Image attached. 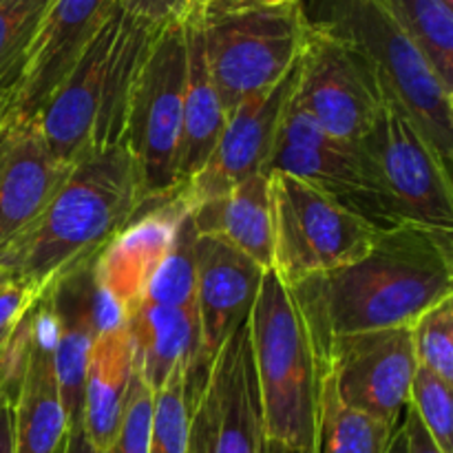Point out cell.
I'll return each mask as SVG.
<instances>
[{"label":"cell","mask_w":453,"mask_h":453,"mask_svg":"<svg viewBox=\"0 0 453 453\" xmlns=\"http://www.w3.org/2000/svg\"><path fill=\"white\" fill-rule=\"evenodd\" d=\"M65 453H97L93 449V445L88 442L87 434H84L82 425H75L69 429L65 441Z\"/></svg>","instance_id":"36"},{"label":"cell","mask_w":453,"mask_h":453,"mask_svg":"<svg viewBox=\"0 0 453 453\" xmlns=\"http://www.w3.org/2000/svg\"><path fill=\"white\" fill-rule=\"evenodd\" d=\"M131 376L133 348L127 323L102 330L88 349L82 398V429L97 453L113 445Z\"/></svg>","instance_id":"21"},{"label":"cell","mask_w":453,"mask_h":453,"mask_svg":"<svg viewBox=\"0 0 453 453\" xmlns=\"http://www.w3.org/2000/svg\"><path fill=\"white\" fill-rule=\"evenodd\" d=\"M305 22L352 47L385 96L410 113L442 162L453 157V91L380 0H301Z\"/></svg>","instance_id":"4"},{"label":"cell","mask_w":453,"mask_h":453,"mask_svg":"<svg viewBox=\"0 0 453 453\" xmlns=\"http://www.w3.org/2000/svg\"><path fill=\"white\" fill-rule=\"evenodd\" d=\"M13 330V327H12ZM12 330H4V332H0V358H3V348H4V341H7V336H9V332Z\"/></svg>","instance_id":"40"},{"label":"cell","mask_w":453,"mask_h":453,"mask_svg":"<svg viewBox=\"0 0 453 453\" xmlns=\"http://www.w3.org/2000/svg\"><path fill=\"white\" fill-rule=\"evenodd\" d=\"M451 383H445L418 365L411 383L410 405L418 414L434 441L445 453H453V396Z\"/></svg>","instance_id":"30"},{"label":"cell","mask_w":453,"mask_h":453,"mask_svg":"<svg viewBox=\"0 0 453 453\" xmlns=\"http://www.w3.org/2000/svg\"><path fill=\"white\" fill-rule=\"evenodd\" d=\"M202 7L195 9L184 20L188 66H186L184 118H181L180 164H177L180 186L202 171L228 119L203 56L202 27H199Z\"/></svg>","instance_id":"23"},{"label":"cell","mask_w":453,"mask_h":453,"mask_svg":"<svg viewBox=\"0 0 453 453\" xmlns=\"http://www.w3.org/2000/svg\"><path fill=\"white\" fill-rule=\"evenodd\" d=\"M401 429L403 442H405V453H445L438 447V442L434 441L432 434L425 429V425L420 423L418 414L411 410V405L407 407Z\"/></svg>","instance_id":"34"},{"label":"cell","mask_w":453,"mask_h":453,"mask_svg":"<svg viewBox=\"0 0 453 453\" xmlns=\"http://www.w3.org/2000/svg\"><path fill=\"white\" fill-rule=\"evenodd\" d=\"M358 146L403 224L451 233V168L394 97L385 96Z\"/></svg>","instance_id":"9"},{"label":"cell","mask_w":453,"mask_h":453,"mask_svg":"<svg viewBox=\"0 0 453 453\" xmlns=\"http://www.w3.org/2000/svg\"><path fill=\"white\" fill-rule=\"evenodd\" d=\"M119 7V0H51L27 51L12 113L35 118Z\"/></svg>","instance_id":"16"},{"label":"cell","mask_w":453,"mask_h":453,"mask_svg":"<svg viewBox=\"0 0 453 453\" xmlns=\"http://www.w3.org/2000/svg\"><path fill=\"white\" fill-rule=\"evenodd\" d=\"M453 91V9L442 0H380Z\"/></svg>","instance_id":"25"},{"label":"cell","mask_w":453,"mask_h":453,"mask_svg":"<svg viewBox=\"0 0 453 453\" xmlns=\"http://www.w3.org/2000/svg\"><path fill=\"white\" fill-rule=\"evenodd\" d=\"M38 296L31 288L0 277V332L12 330Z\"/></svg>","instance_id":"33"},{"label":"cell","mask_w":453,"mask_h":453,"mask_svg":"<svg viewBox=\"0 0 453 453\" xmlns=\"http://www.w3.org/2000/svg\"><path fill=\"white\" fill-rule=\"evenodd\" d=\"M188 49L186 25L159 27L137 69L128 97L122 144L140 171L146 202L171 197L181 188L177 177L184 118Z\"/></svg>","instance_id":"7"},{"label":"cell","mask_w":453,"mask_h":453,"mask_svg":"<svg viewBox=\"0 0 453 453\" xmlns=\"http://www.w3.org/2000/svg\"><path fill=\"white\" fill-rule=\"evenodd\" d=\"M157 29L119 7L49 96L35 119L60 162L122 144L133 82Z\"/></svg>","instance_id":"3"},{"label":"cell","mask_w":453,"mask_h":453,"mask_svg":"<svg viewBox=\"0 0 453 453\" xmlns=\"http://www.w3.org/2000/svg\"><path fill=\"white\" fill-rule=\"evenodd\" d=\"M144 203L140 171L127 146L87 155L44 211L0 248V277L42 295L62 274L96 259Z\"/></svg>","instance_id":"2"},{"label":"cell","mask_w":453,"mask_h":453,"mask_svg":"<svg viewBox=\"0 0 453 453\" xmlns=\"http://www.w3.org/2000/svg\"><path fill=\"white\" fill-rule=\"evenodd\" d=\"M181 188L171 197L149 202L93 261L97 290L128 321L144 301L150 279L175 246L181 224L188 217Z\"/></svg>","instance_id":"15"},{"label":"cell","mask_w":453,"mask_h":453,"mask_svg":"<svg viewBox=\"0 0 453 453\" xmlns=\"http://www.w3.org/2000/svg\"><path fill=\"white\" fill-rule=\"evenodd\" d=\"M388 453H405V442H403V429L401 427H398L396 436H394V441H392V445H389Z\"/></svg>","instance_id":"39"},{"label":"cell","mask_w":453,"mask_h":453,"mask_svg":"<svg viewBox=\"0 0 453 453\" xmlns=\"http://www.w3.org/2000/svg\"><path fill=\"white\" fill-rule=\"evenodd\" d=\"M418 365L453 385V301L434 305L411 326Z\"/></svg>","instance_id":"29"},{"label":"cell","mask_w":453,"mask_h":453,"mask_svg":"<svg viewBox=\"0 0 453 453\" xmlns=\"http://www.w3.org/2000/svg\"><path fill=\"white\" fill-rule=\"evenodd\" d=\"M296 82V65L290 73L265 91L252 93L230 111L226 127L202 171L181 186L188 211L221 197L239 181L264 173L273 153L279 122Z\"/></svg>","instance_id":"14"},{"label":"cell","mask_w":453,"mask_h":453,"mask_svg":"<svg viewBox=\"0 0 453 453\" xmlns=\"http://www.w3.org/2000/svg\"><path fill=\"white\" fill-rule=\"evenodd\" d=\"M264 3H290V0H264Z\"/></svg>","instance_id":"41"},{"label":"cell","mask_w":453,"mask_h":453,"mask_svg":"<svg viewBox=\"0 0 453 453\" xmlns=\"http://www.w3.org/2000/svg\"><path fill=\"white\" fill-rule=\"evenodd\" d=\"M403 425V423H401ZM398 429L345 405L330 374L319 376L314 453H388Z\"/></svg>","instance_id":"24"},{"label":"cell","mask_w":453,"mask_h":453,"mask_svg":"<svg viewBox=\"0 0 453 453\" xmlns=\"http://www.w3.org/2000/svg\"><path fill=\"white\" fill-rule=\"evenodd\" d=\"M0 453H16L13 449V401L0 394Z\"/></svg>","instance_id":"35"},{"label":"cell","mask_w":453,"mask_h":453,"mask_svg":"<svg viewBox=\"0 0 453 453\" xmlns=\"http://www.w3.org/2000/svg\"><path fill=\"white\" fill-rule=\"evenodd\" d=\"M195 233L219 239L261 265L273 268V211L268 175L257 173L221 197L190 211Z\"/></svg>","instance_id":"22"},{"label":"cell","mask_w":453,"mask_h":453,"mask_svg":"<svg viewBox=\"0 0 453 453\" xmlns=\"http://www.w3.org/2000/svg\"><path fill=\"white\" fill-rule=\"evenodd\" d=\"M69 423L56 374V321L47 290L29 308V339L20 383L13 396L16 453H58Z\"/></svg>","instance_id":"19"},{"label":"cell","mask_w":453,"mask_h":453,"mask_svg":"<svg viewBox=\"0 0 453 453\" xmlns=\"http://www.w3.org/2000/svg\"><path fill=\"white\" fill-rule=\"evenodd\" d=\"M155 392L133 370L119 429L106 453H149L150 425H153Z\"/></svg>","instance_id":"31"},{"label":"cell","mask_w":453,"mask_h":453,"mask_svg":"<svg viewBox=\"0 0 453 453\" xmlns=\"http://www.w3.org/2000/svg\"><path fill=\"white\" fill-rule=\"evenodd\" d=\"M312 334L317 358L332 339L411 327L451 299V233L401 224L379 233L361 259L290 288Z\"/></svg>","instance_id":"1"},{"label":"cell","mask_w":453,"mask_h":453,"mask_svg":"<svg viewBox=\"0 0 453 453\" xmlns=\"http://www.w3.org/2000/svg\"><path fill=\"white\" fill-rule=\"evenodd\" d=\"M188 453H265L248 321L226 339L208 367L193 405Z\"/></svg>","instance_id":"13"},{"label":"cell","mask_w":453,"mask_h":453,"mask_svg":"<svg viewBox=\"0 0 453 453\" xmlns=\"http://www.w3.org/2000/svg\"><path fill=\"white\" fill-rule=\"evenodd\" d=\"M206 0H119L124 12L157 27L184 22Z\"/></svg>","instance_id":"32"},{"label":"cell","mask_w":453,"mask_h":453,"mask_svg":"<svg viewBox=\"0 0 453 453\" xmlns=\"http://www.w3.org/2000/svg\"><path fill=\"white\" fill-rule=\"evenodd\" d=\"M268 175L273 270L288 288L367 255L379 233L365 219L288 173Z\"/></svg>","instance_id":"8"},{"label":"cell","mask_w":453,"mask_h":453,"mask_svg":"<svg viewBox=\"0 0 453 453\" xmlns=\"http://www.w3.org/2000/svg\"><path fill=\"white\" fill-rule=\"evenodd\" d=\"M273 171L299 177L374 228L392 230L403 224L361 146L327 135L292 97L264 168V173Z\"/></svg>","instance_id":"10"},{"label":"cell","mask_w":453,"mask_h":453,"mask_svg":"<svg viewBox=\"0 0 453 453\" xmlns=\"http://www.w3.org/2000/svg\"><path fill=\"white\" fill-rule=\"evenodd\" d=\"M265 453H314V449H296V447L281 445V442L265 441Z\"/></svg>","instance_id":"38"},{"label":"cell","mask_w":453,"mask_h":453,"mask_svg":"<svg viewBox=\"0 0 453 453\" xmlns=\"http://www.w3.org/2000/svg\"><path fill=\"white\" fill-rule=\"evenodd\" d=\"M199 27L226 115L252 93L281 82L299 60L308 34L301 0H206Z\"/></svg>","instance_id":"6"},{"label":"cell","mask_w":453,"mask_h":453,"mask_svg":"<svg viewBox=\"0 0 453 453\" xmlns=\"http://www.w3.org/2000/svg\"><path fill=\"white\" fill-rule=\"evenodd\" d=\"M265 441L314 449L319 358L290 288L265 270L248 319Z\"/></svg>","instance_id":"5"},{"label":"cell","mask_w":453,"mask_h":453,"mask_svg":"<svg viewBox=\"0 0 453 453\" xmlns=\"http://www.w3.org/2000/svg\"><path fill=\"white\" fill-rule=\"evenodd\" d=\"M71 168L49 149L38 119L9 111L0 124V248L44 211Z\"/></svg>","instance_id":"18"},{"label":"cell","mask_w":453,"mask_h":453,"mask_svg":"<svg viewBox=\"0 0 453 453\" xmlns=\"http://www.w3.org/2000/svg\"><path fill=\"white\" fill-rule=\"evenodd\" d=\"M418 370L411 327L336 336L319 354V372H327L336 396L372 418L401 427Z\"/></svg>","instance_id":"12"},{"label":"cell","mask_w":453,"mask_h":453,"mask_svg":"<svg viewBox=\"0 0 453 453\" xmlns=\"http://www.w3.org/2000/svg\"><path fill=\"white\" fill-rule=\"evenodd\" d=\"M292 100L327 135L358 144L374 124L385 93L352 47L308 25Z\"/></svg>","instance_id":"11"},{"label":"cell","mask_w":453,"mask_h":453,"mask_svg":"<svg viewBox=\"0 0 453 453\" xmlns=\"http://www.w3.org/2000/svg\"><path fill=\"white\" fill-rule=\"evenodd\" d=\"M195 233L193 219L188 217L181 224L175 246L168 252L164 264L150 279L144 301L173 308H197V261H195Z\"/></svg>","instance_id":"26"},{"label":"cell","mask_w":453,"mask_h":453,"mask_svg":"<svg viewBox=\"0 0 453 453\" xmlns=\"http://www.w3.org/2000/svg\"><path fill=\"white\" fill-rule=\"evenodd\" d=\"M186 370L180 365L155 392L153 425L149 453H188L193 427V398L186 385Z\"/></svg>","instance_id":"27"},{"label":"cell","mask_w":453,"mask_h":453,"mask_svg":"<svg viewBox=\"0 0 453 453\" xmlns=\"http://www.w3.org/2000/svg\"><path fill=\"white\" fill-rule=\"evenodd\" d=\"M195 261L202 357L193 388L188 389L193 405L212 358L217 357L226 339L250 319V310L265 273L242 252L206 234H197L195 239Z\"/></svg>","instance_id":"17"},{"label":"cell","mask_w":453,"mask_h":453,"mask_svg":"<svg viewBox=\"0 0 453 453\" xmlns=\"http://www.w3.org/2000/svg\"><path fill=\"white\" fill-rule=\"evenodd\" d=\"M442 3H445V4H449V7L453 9V0H442Z\"/></svg>","instance_id":"42"},{"label":"cell","mask_w":453,"mask_h":453,"mask_svg":"<svg viewBox=\"0 0 453 453\" xmlns=\"http://www.w3.org/2000/svg\"><path fill=\"white\" fill-rule=\"evenodd\" d=\"M58 453H65V445H62V447H60V449H58Z\"/></svg>","instance_id":"43"},{"label":"cell","mask_w":453,"mask_h":453,"mask_svg":"<svg viewBox=\"0 0 453 453\" xmlns=\"http://www.w3.org/2000/svg\"><path fill=\"white\" fill-rule=\"evenodd\" d=\"M18 82H0V124L7 118L13 104V93H16Z\"/></svg>","instance_id":"37"},{"label":"cell","mask_w":453,"mask_h":453,"mask_svg":"<svg viewBox=\"0 0 453 453\" xmlns=\"http://www.w3.org/2000/svg\"><path fill=\"white\" fill-rule=\"evenodd\" d=\"M133 348V370L157 392L180 365L186 370V385L193 388L202 357V330L197 308H173L142 301L128 317ZM190 394V392H188Z\"/></svg>","instance_id":"20"},{"label":"cell","mask_w":453,"mask_h":453,"mask_svg":"<svg viewBox=\"0 0 453 453\" xmlns=\"http://www.w3.org/2000/svg\"><path fill=\"white\" fill-rule=\"evenodd\" d=\"M51 0H0V82H18Z\"/></svg>","instance_id":"28"}]
</instances>
